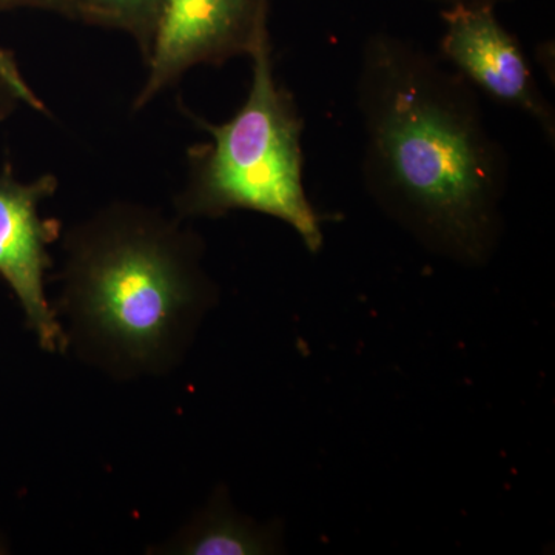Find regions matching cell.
I'll return each instance as SVG.
<instances>
[{"instance_id": "obj_1", "label": "cell", "mask_w": 555, "mask_h": 555, "mask_svg": "<svg viewBox=\"0 0 555 555\" xmlns=\"http://www.w3.org/2000/svg\"><path fill=\"white\" fill-rule=\"evenodd\" d=\"M356 93L372 199L438 254L485 262L511 170L476 89L433 51L378 31L361 50Z\"/></svg>"}, {"instance_id": "obj_2", "label": "cell", "mask_w": 555, "mask_h": 555, "mask_svg": "<svg viewBox=\"0 0 555 555\" xmlns=\"http://www.w3.org/2000/svg\"><path fill=\"white\" fill-rule=\"evenodd\" d=\"M203 257L184 219L126 201L69 229L53 308L67 352L116 382L171 374L217 302Z\"/></svg>"}, {"instance_id": "obj_3", "label": "cell", "mask_w": 555, "mask_h": 555, "mask_svg": "<svg viewBox=\"0 0 555 555\" xmlns=\"http://www.w3.org/2000/svg\"><path fill=\"white\" fill-rule=\"evenodd\" d=\"M251 82L238 112L222 124L196 118L210 141L189 153L177 217L221 218L248 210L280 219L312 254L323 246L321 217L305 185V119L273 67L270 35L251 51Z\"/></svg>"}, {"instance_id": "obj_4", "label": "cell", "mask_w": 555, "mask_h": 555, "mask_svg": "<svg viewBox=\"0 0 555 555\" xmlns=\"http://www.w3.org/2000/svg\"><path fill=\"white\" fill-rule=\"evenodd\" d=\"M266 36L269 0H166L134 109L144 108L189 69L250 56Z\"/></svg>"}, {"instance_id": "obj_5", "label": "cell", "mask_w": 555, "mask_h": 555, "mask_svg": "<svg viewBox=\"0 0 555 555\" xmlns=\"http://www.w3.org/2000/svg\"><path fill=\"white\" fill-rule=\"evenodd\" d=\"M56 190L54 175L22 182L10 164L0 171V276L16 295L40 349L49 353L67 352L64 328L46 287L53 264L50 246L60 238V225L40 217V206Z\"/></svg>"}, {"instance_id": "obj_6", "label": "cell", "mask_w": 555, "mask_h": 555, "mask_svg": "<svg viewBox=\"0 0 555 555\" xmlns=\"http://www.w3.org/2000/svg\"><path fill=\"white\" fill-rule=\"evenodd\" d=\"M492 7L440 10L444 31L441 57L474 87L505 107L534 120L547 141H555V112L540 90L520 42Z\"/></svg>"}, {"instance_id": "obj_7", "label": "cell", "mask_w": 555, "mask_h": 555, "mask_svg": "<svg viewBox=\"0 0 555 555\" xmlns=\"http://www.w3.org/2000/svg\"><path fill=\"white\" fill-rule=\"evenodd\" d=\"M276 547L275 528H266L240 514L221 489L156 553L258 555L276 553Z\"/></svg>"}, {"instance_id": "obj_8", "label": "cell", "mask_w": 555, "mask_h": 555, "mask_svg": "<svg viewBox=\"0 0 555 555\" xmlns=\"http://www.w3.org/2000/svg\"><path fill=\"white\" fill-rule=\"evenodd\" d=\"M166 0H68L65 16L127 33L147 60Z\"/></svg>"}, {"instance_id": "obj_9", "label": "cell", "mask_w": 555, "mask_h": 555, "mask_svg": "<svg viewBox=\"0 0 555 555\" xmlns=\"http://www.w3.org/2000/svg\"><path fill=\"white\" fill-rule=\"evenodd\" d=\"M21 102L31 108H43L35 91L25 82L13 56L0 47V119L9 116Z\"/></svg>"}, {"instance_id": "obj_10", "label": "cell", "mask_w": 555, "mask_h": 555, "mask_svg": "<svg viewBox=\"0 0 555 555\" xmlns=\"http://www.w3.org/2000/svg\"><path fill=\"white\" fill-rule=\"evenodd\" d=\"M68 0H0V10L38 9L67 13Z\"/></svg>"}, {"instance_id": "obj_11", "label": "cell", "mask_w": 555, "mask_h": 555, "mask_svg": "<svg viewBox=\"0 0 555 555\" xmlns=\"http://www.w3.org/2000/svg\"><path fill=\"white\" fill-rule=\"evenodd\" d=\"M427 3L438 7L440 10L452 9V7H496L511 0H425Z\"/></svg>"}]
</instances>
